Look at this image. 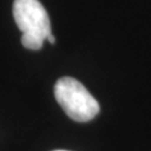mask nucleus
<instances>
[{"instance_id": "nucleus-1", "label": "nucleus", "mask_w": 151, "mask_h": 151, "mask_svg": "<svg viewBox=\"0 0 151 151\" xmlns=\"http://www.w3.org/2000/svg\"><path fill=\"white\" fill-rule=\"evenodd\" d=\"M13 15L22 30V44L28 49H40L52 34L50 22L45 8L39 0H14Z\"/></svg>"}, {"instance_id": "nucleus-4", "label": "nucleus", "mask_w": 151, "mask_h": 151, "mask_svg": "<svg viewBox=\"0 0 151 151\" xmlns=\"http://www.w3.org/2000/svg\"><path fill=\"white\" fill-rule=\"evenodd\" d=\"M54 151H67V150H54Z\"/></svg>"}, {"instance_id": "nucleus-3", "label": "nucleus", "mask_w": 151, "mask_h": 151, "mask_svg": "<svg viewBox=\"0 0 151 151\" xmlns=\"http://www.w3.org/2000/svg\"><path fill=\"white\" fill-rule=\"evenodd\" d=\"M47 40H48L50 44H54V43H55V38L53 37V34H49V37L47 38Z\"/></svg>"}, {"instance_id": "nucleus-2", "label": "nucleus", "mask_w": 151, "mask_h": 151, "mask_svg": "<svg viewBox=\"0 0 151 151\" xmlns=\"http://www.w3.org/2000/svg\"><path fill=\"white\" fill-rule=\"evenodd\" d=\"M54 97L67 116L77 122H87L100 112V105L83 84L72 77H62L54 86Z\"/></svg>"}]
</instances>
